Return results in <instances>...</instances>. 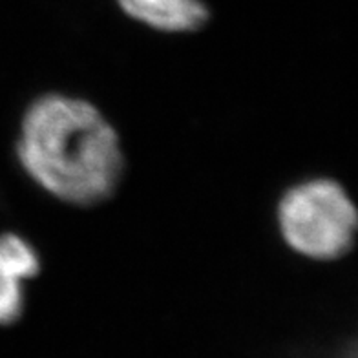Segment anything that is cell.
<instances>
[{
  "label": "cell",
  "mask_w": 358,
  "mask_h": 358,
  "mask_svg": "<svg viewBox=\"0 0 358 358\" xmlns=\"http://www.w3.org/2000/svg\"><path fill=\"white\" fill-rule=\"evenodd\" d=\"M130 19L148 28L187 34L205 26L210 11L203 0H115Z\"/></svg>",
  "instance_id": "obj_4"
},
{
  "label": "cell",
  "mask_w": 358,
  "mask_h": 358,
  "mask_svg": "<svg viewBox=\"0 0 358 358\" xmlns=\"http://www.w3.org/2000/svg\"><path fill=\"white\" fill-rule=\"evenodd\" d=\"M278 222L291 249L313 259H336L353 247L357 210L338 183L313 179L283 196Z\"/></svg>",
  "instance_id": "obj_2"
},
{
  "label": "cell",
  "mask_w": 358,
  "mask_h": 358,
  "mask_svg": "<svg viewBox=\"0 0 358 358\" xmlns=\"http://www.w3.org/2000/svg\"><path fill=\"white\" fill-rule=\"evenodd\" d=\"M41 259L28 241L15 234L0 236V324H13L24 309L26 280L34 278Z\"/></svg>",
  "instance_id": "obj_3"
},
{
  "label": "cell",
  "mask_w": 358,
  "mask_h": 358,
  "mask_svg": "<svg viewBox=\"0 0 358 358\" xmlns=\"http://www.w3.org/2000/svg\"><path fill=\"white\" fill-rule=\"evenodd\" d=\"M19 157L29 178L61 201L90 207L115 192L124 159L99 110L66 95H46L26 112Z\"/></svg>",
  "instance_id": "obj_1"
}]
</instances>
